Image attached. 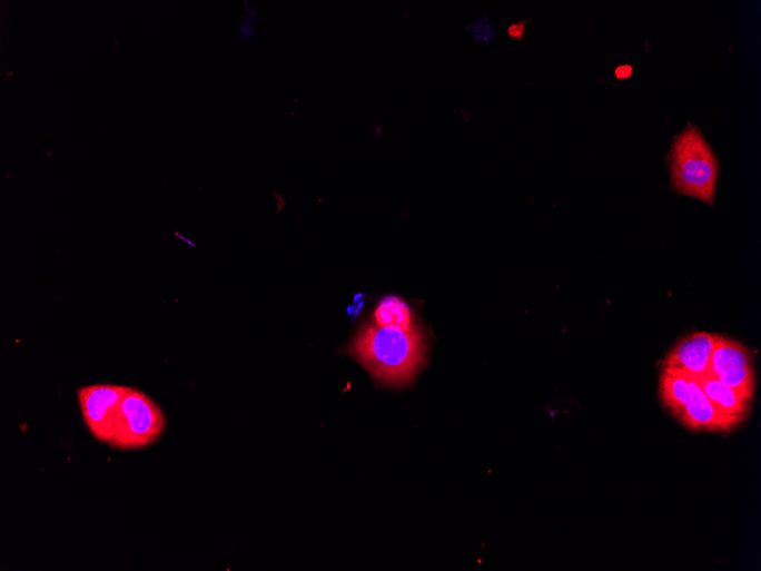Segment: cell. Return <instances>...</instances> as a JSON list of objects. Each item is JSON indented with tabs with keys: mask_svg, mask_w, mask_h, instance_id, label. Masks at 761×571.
Listing matches in <instances>:
<instances>
[{
	"mask_svg": "<svg viewBox=\"0 0 761 571\" xmlns=\"http://www.w3.org/2000/svg\"><path fill=\"white\" fill-rule=\"evenodd\" d=\"M374 323L381 327L406 331L414 324L413 314L402 299L387 297L379 303L373 315Z\"/></svg>",
	"mask_w": 761,
	"mask_h": 571,
	"instance_id": "8",
	"label": "cell"
},
{
	"mask_svg": "<svg viewBox=\"0 0 761 571\" xmlns=\"http://www.w3.org/2000/svg\"><path fill=\"white\" fill-rule=\"evenodd\" d=\"M526 26L527 21L514 23L507 29V33L513 39L522 40L523 36L526 33Z\"/></svg>",
	"mask_w": 761,
	"mask_h": 571,
	"instance_id": "11",
	"label": "cell"
},
{
	"mask_svg": "<svg viewBox=\"0 0 761 571\" xmlns=\"http://www.w3.org/2000/svg\"><path fill=\"white\" fill-rule=\"evenodd\" d=\"M704 394L719 413L737 430L751 414L752 403L710 375L696 377Z\"/></svg>",
	"mask_w": 761,
	"mask_h": 571,
	"instance_id": "7",
	"label": "cell"
},
{
	"mask_svg": "<svg viewBox=\"0 0 761 571\" xmlns=\"http://www.w3.org/2000/svg\"><path fill=\"white\" fill-rule=\"evenodd\" d=\"M253 17H257L255 12H254V13L251 12V16L248 18V20H249L250 22H248V21L245 22V21H244V22L240 24V33H241L243 38H244L245 40L251 41V42L254 41V39H255V37H256V36H255V31H254V29H253V27H251L253 23H255L254 20H253Z\"/></svg>",
	"mask_w": 761,
	"mask_h": 571,
	"instance_id": "10",
	"label": "cell"
},
{
	"mask_svg": "<svg viewBox=\"0 0 761 571\" xmlns=\"http://www.w3.org/2000/svg\"><path fill=\"white\" fill-rule=\"evenodd\" d=\"M659 398L686 430L696 433H731L735 427L713 407L696 377L662 371Z\"/></svg>",
	"mask_w": 761,
	"mask_h": 571,
	"instance_id": "4",
	"label": "cell"
},
{
	"mask_svg": "<svg viewBox=\"0 0 761 571\" xmlns=\"http://www.w3.org/2000/svg\"><path fill=\"white\" fill-rule=\"evenodd\" d=\"M426 343L418 324L406 331L366 324L348 350L381 383L409 385L425 363Z\"/></svg>",
	"mask_w": 761,
	"mask_h": 571,
	"instance_id": "2",
	"label": "cell"
},
{
	"mask_svg": "<svg viewBox=\"0 0 761 571\" xmlns=\"http://www.w3.org/2000/svg\"><path fill=\"white\" fill-rule=\"evenodd\" d=\"M716 343V335L696 332L680 341L664 357L662 371L686 374L693 377L705 375Z\"/></svg>",
	"mask_w": 761,
	"mask_h": 571,
	"instance_id": "6",
	"label": "cell"
},
{
	"mask_svg": "<svg viewBox=\"0 0 761 571\" xmlns=\"http://www.w3.org/2000/svg\"><path fill=\"white\" fill-rule=\"evenodd\" d=\"M633 69L630 66H623L615 70V77L617 79H627L632 76Z\"/></svg>",
	"mask_w": 761,
	"mask_h": 571,
	"instance_id": "12",
	"label": "cell"
},
{
	"mask_svg": "<svg viewBox=\"0 0 761 571\" xmlns=\"http://www.w3.org/2000/svg\"><path fill=\"white\" fill-rule=\"evenodd\" d=\"M669 166L672 188L678 194L709 206L715 204L720 160L698 127L689 124L674 137Z\"/></svg>",
	"mask_w": 761,
	"mask_h": 571,
	"instance_id": "3",
	"label": "cell"
},
{
	"mask_svg": "<svg viewBox=\"0 0 761 571\" xmlns=\"http://www.w3.org/2000/svg\"><path fill=\"white\" fill-rule=\"evenodd\" d=\"M753 403L755 374L749 350L739 342L716 335L705 373Z\"/></svg>",
	"mask_w": 761,
	"mask_h": 571,
	"instance_id": "5",
	"label": "cell"
},
{
	"mask_svg": "<svg viewBox=\"0 0 761 571\" xmlns=\"http://www.w3.org/2000/svg\"><path fill=\"white\" fill-rule=\"evenodd\" d=\"M79 406L91 435L112 449L131 451L154 445L167 420L147 394L138 390L98 385L78 390Z\"/></svg>",
	"mask_w": 761,
	"mask_h": 571,
	"instance_id": "1",
	"label": "cell"
},
{
	"mask_svg": "<svg viewBox=\"0 0 761 571\" xmlns=\"http://www.w3.org/2000/svg\"><path fill=\"white\" fill-rule=\"evenodd\" d=\"M464 31L470 33L473 42L478 46H490L500 41L496 27L487 14L474 18L464 26Z\"/></svg>",
	"mask_w": 761,
	"mask_h": 571,
	"instance_id": "9",
	"label": "cell"
}]
</instances>
